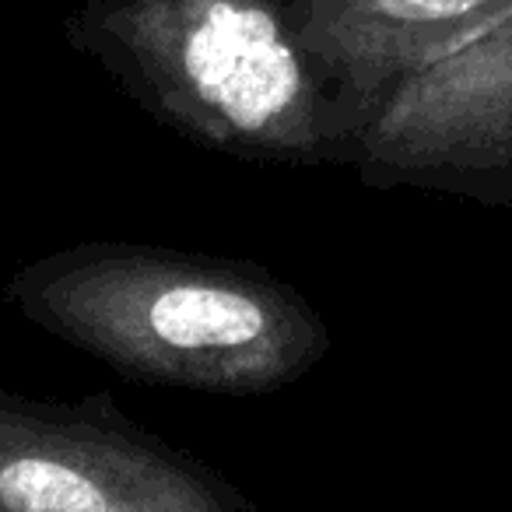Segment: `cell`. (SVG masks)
<instances>
[{"mask_svg": "<svg viewBox=\"0 0 512 512\" xmlns=\"http://www.w3.org/2000/svg\"><path fill=\"white\" fill-rule=\"evenodd\" d=\"M0 299L130 383L271 397L330 355L323 313L253 260L95 239L29 260Z\"/></svg>", "mask_w": 512, "mask_h": 512, "instance_id": "6da1fadb", "label": "cell"}, {"mask_svg": "<svg viewBox=\"0 0 512 512\" xmlns=\"http://www.w3.org/2000/svg\"><path fill=\"white\" fill-rule=\"evenodd\" d=\"M64 36L190 144L239 162L348 165L355 130L288 0H81Z\"/></svg>", "mask_w": 512, "mask_h": 512, "instance_id": "7a4b0ae2", "label": "cell"}, {"mask_svg": "<svg viewBox=\"0 0 512 512\" xmlns=\"http://www.w3.org/2000/svg\"><path fill=\"white\" fill-rule=\"evenodd\" d=\"M0 512H260L200 456L130 421L109 393L0 390Z\"/></svg>", "mask_w": 512, "mask_h": 512, "instance_id": "3957f363", "label": "cell"}, {"mask_svg": "<svg viewBox=\"0 0 512 512\" xmlns=\"http://www.w3.org/2000/svg\"><path fill=\"white\" fill-rule=\"evenodd\" d=\"M348 169L376 190L512 204V8L376 106Z\"/></svg>", "mask_w": 512, "mask_h": 512, "instance_id": "277c9868", "label": "cell"}, {"mask_svg": "<svg viewBox=\"0 0 512 512\" xmlns=\"http://www.w3.org/2000/svg\"><path fill=\"white\" fill-rule=\"evenodd\" d=\"M509 8L512 0H288L295 32L334 88L355 141L407 74Z\"/></svg>", "mask_w": 512, "mask_h": 512, "instance_id": "5b68a950", "label": "cell"}]
</instances>
